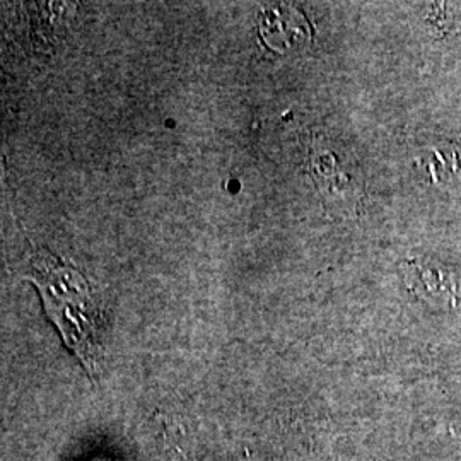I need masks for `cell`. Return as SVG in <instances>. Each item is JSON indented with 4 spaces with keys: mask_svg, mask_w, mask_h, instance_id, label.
I'll return each instance as SVG.
<instances>
[{
    "mask_svg": "<svg viewBox=\"0 0 461 461\" xmlns=\"http://www.w3.org/2000/svg\"><path fill=\"white\" fill-rule=\"evenodd\" d=\"M30 267L32 274L23 279L38 287L50 320L57 325L66 346L93 376L101 350V316L87 280L45 249L33 251Z\"/></svg>",
    "mask_w": 461,
    "mask_h": 461,
    "instance_id": "cell-1",
    "label": "cell"
},
{
    "mask_svg": "<svg viewBox=\"0 0 461 461\" xmlns=\"http://www.w3.org/2000/svg\"><path fill=\"white\" fill-rule=\"evenodd\" d=\"M310 175L320 194L339 211L357 212L364 197V185L354 159L339 152L325 135H310L306 146Z\"/></svg>",
    "mask_w": 461,
    "mask_h": 461,
    "instance_id": "cell-2",
    "label": "cell"
},
{
    "mask_svg": "<svg viewBox=\"0 0 461 461\" xmlns=\"http://www.w3.org/2000/svg\"><path fill=\"white\" fill-rule=\"evenodd\" d=\"M409 272L419 294L456 304L460 296L458 280L453 277L449 270L443 268V265L417 260L409 265Z\"/></svg>",
    "mask_w": 461,
    "mask_h": 461,
    "instance_id": "cell-3",
    "label": "cell"
},
{
    "mask_svg": "<svg viewBox=\"0 0 461 461\" xmlns=\"http://www.w3.org/2000/svg\"><path fill=\"white\" fill-rule=\"evenodd\" d=\"M422 166L436 185L449 190H461V148L446 144V148H432L422 158Z\"/></svg>",
    "mask_w": 461,
    "mask_h": 461,
    "instance_id": "cell-4",
    "label": "cell"
}]
</instances>
